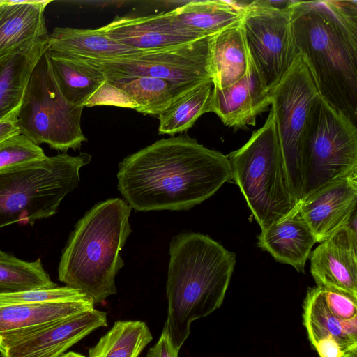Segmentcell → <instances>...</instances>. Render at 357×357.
Returning <instances> with one entry per match:
<instances>
[{
	"label": "cell",
	"mask_w": 357,
	"mask_h": 357,
	"mask_svg": "<svg viewBox=\"0 0 357 357\" xmlns=\"http://www.w3.org/2000/svg\"><path fill=\"white\" fill-rule=\"evenodd\" d=\"M118 190L138 211L188 210L232 179L227 155L188 135L156 141L119 165Z\"/></svg>",
	"instance_id": "cell-1"
},
{
	"label": "cell",
	"mask_w": 357,
	"mask_h": 357,
	"mask_svg": "<svg viewBox=\"0 0 357 357\" xmlns=\"http://www.w3.org/2000/svg\"><path fill=\"white\" fill-rule=\"evenodd\" d=\"M288 8L319 96L357 126V1H290Z\"/></svg>",
	"instance_id": "cell-2"
},
{
	"label": "cell",
	"mask_w": 357,
	"mask_h": 357,
	"mask_svg": "<svg viewBox=\"0 0 357 357\" xmlns=\"http://www.w3.org/2000/svg\"><path fill=\"white\" fill-rule=\"evenodd\" d=\"M169 256L166 284L168 310L162 331L180 351L192 322L222 305L236 255L206 235L183 232L172 238Z\"/></svg>",
	"instance_id": "cell-3"
},
{
	"label": "cell",
	"mask_w": 357,
	"mask_h": 357,
	"mask_svg": "<svg viewBox=\"0 0 357 357\" xmlns=\"http://www.w3.org/2000/svg\"><path fill=\"white\" fill-rule=\"evenodd\" d=\"M131 207L114 198L93 206L70 234L59 265V279L93 304L116 293L115 277L123 266L120 251L132 231Z\"/></svg>",
	"instance_id": "cell-4"
},
{
	"label": "cell",
	"mask_w": 357,
	"mask_h": 357,
	"mask_svg": "<svg viewBox=\"0 0 357 357\" xmlns=\"http://www.w3.org/2000/svg\"><path fill=\"white\" fill-rule=\"evenodd\" d=\"M232 179L264 229L298 206L288 182L271 107L267 119L248 141L227 155Z\"/></svg>",
	"instance_id": "cell-5"
},
{
	"label": "cell",
	"mask_w": 357,
	"mask_h": 357,
	"mask_svg": "<svg viewBox=\"0 0 357 357\" xmlns=\"http://www.w3.org/2000/svg\"><path fill=\"white\" fill-rule=\"evenodd\" d=\"M91 160L86 153H63L0 170V228L18 222L33 225L54 215Z\"/></svg>",
	"instance_id": "cell-6"
},
{
	"label": "cell",
	"mask_w": 357,
	"mask_h": 357,
	"mask_svg": "<svg viewBox=\"0 0 357 357\" xmlns=\"http://www.w3.org/2000/svg\"><path fill=\"white\" fill-rule=\"evenodd\" d=\"M301 167V202L331 183L357 175V126L319 95L302 137Z\"/></svg>",
	"instance_id": "cell-7"
},
{
	"label": "cell",
	"mask_w": 357,
	"mask_h": 357,
	"mask_svg": "<svg viewBox=\"0 0 357 357\" xmlns=\"http://www.w3.org/2000/svg\"><path fill=\"white\" fill-rule=\"evenodd\" d=\"M83 108L61 93L47 50L35 66L17 112L20 134L63 153L79 149L86 141L81 128Z\"/></svg>",
	"instance_id": "cell-8"
},
{
	"label": "cell",
	"mask_w": 357,
	"mask_h": 357,
	"mask_svg": "<svg viewBox=\"0 0 357 357\" xmlns=\"http://www.w3.org/2000/svg\"><path fill=\"white\" fill-rule=\"evenodd\" d=\"M212 36L116 58L77 59L100 70L106 81L151 77L167 80L186 92L203 82L213 80Z\"/></svg>",
	"instance_id": "cell-9"
},
{
	"label": "cell",
	"mask_w": 357,
	"mask_h": 357,
	"mask_svg": "<svg viewBox=\"0 0 357 357\" xmlns=\"http://www.w3.org/2000/svg\"><path fill=\"white\" fill-rule=\"evenodd\" d=\"M290 1H253L244 7L242 24L252 63L270 91L298 56L293 36Z\"/></svg>",
	"instance_id": "cell-10"
},
{
	"label": "cell",
	"mask_w": 357,
	"mask_h": 357,
	"mask_svg": "<svg viewBox=\"0 0 357 357\" xmlns=\"http://www.w3.org/2000/svg\"><path fill=\"white\" fill-rule=\"evenodd\" d=\"M270 92L289 185L298 204L303 185L301 140L312 103L319 95L310 72L299 54L280 82Z\"/></svg>",
	"instance_id": "cell-11"
},
{
	"label": "cell",
	"mask_w": 357,
	"mask_h": 357,
	"mask_svg": "<svg viewBox=\"0 0 357 357\" xmlns=\"http://www.w3.org/2000/svg\"><path fill=\"white\" fill-rule=\"evenodd\" d=\"M310 273L317 286L357 299L356 215L311 252Z\"/></svg>",
	"instance_id": "cell-12"
},
{
	"label": "cell",
	"mask_w": 357,
	"mask_h": 357,
	"mask_svg": "<svg viewBox=\"0 0 357 357\" xmlns=\"http://www.w3.org/2000/svg\"><path fill=\"white\" fill-rule=\"evenodd\" d=\"M107 326V314L93 309L0 344V353L3 357H59L92 331Z\"/></svg>",
	"instance_id": "cell-13"
},
{
	"label": "cell",
	"mask_w": 357,
	"mask_h": 357,
	"mask_svg": "<svg viewBox=\"0 0 357 357\" xmlns=\"http://www.w3.org/2000/svg\"><path fill=\"white\" fill-rule=\"evenodd\" d=\"M356 204L357 175H353L322 188L298 206L317 243H321L350 222L356 215Z\"/></svg>",
	"instance_id": "cell-14"
},
{
	"label": "cell",
	"mask_w": 357,
	"mask_h": 357,
	"mask_svg": "<svg viewBox=\"0 0 357 357\" xmlns=\"http://www.w3.org/2000/svg\"><path fill=\"white\" fill-rule=\"evenodd\" d=\"M116 43L137 51L160 49L199 40L176 18L174 10L142 17H116L100 28Z\"/></svg>",
	"instance_id": "cell-15"
},
{
	"label": "cell",
	"mask_w": 357,
	"mask_h": 357,
	"mask_svg": "<svg viewBox=\"0 0 357 357\" xmlns=\"http://www.w3.org/2000/svg\"><path fill=\"white\" fill-rule=\"evenodd\" d=\"M271 105V92L266 89L251 60L246 74L233 85L213 89L211 112L234 130L255 126L257 116Z\"/></svg>",
	"instance_id": "cell-16"
},
{
	"label": "cell",
	"mask_w": 357,
	"mask_h": 357,
	"mask_svg": "<svg viewBox=\"0 0 357 357\" xmlns=\"http://www.w3.org/2000/svg\"><path fill=\"white\" fill-rule=\"evenodd\" d=\"M89 300L0 306V344L94 309Z\"/></svg>",
	"instance_id": "cell-17"
},
{
	"label": "cell",
	"mask_w": 357,
	"mask_h": 357,
	"mask_svg": "<svg viewBox=\"0 0 357 357\" xmlns=\"http://www.w3.org/2000/svg\"><path fill=\"white\" fill-rule=\"evenodd\" d=\"M317 241L302 218L298 206L282 220L261 229L258 246L275 261L304 273L306 261Z\"/></svg>",
	"instance_id": "cell-18"
},
{
	"label": "cell",
	"mask_w": 357,
	"mask_h": 357,
	"mask_svg": "<svg viewBox=\"0 0 357 357\" xmlns=\"http://www.w3.org/2000/svg\"><path fill=\"white\" fill-rule=\"evenodd\" d=\"M49 3L50 1H2L0 60L26 44L48 37L44 12Z\"/></svg>",
	"instance_id": "cell-19"
},
{
	"label": "cell",
	"mask_w": 357,
	"mask_h": 357,
	"mask_svg": "<svg viewBox=\"0 0 357 357\" xmlns=\"http://www.w3.org/2000/svg\"><path fill=\"white\" fill-rule=\"evenodd\" d=\"M48 37L26 44L0 60V121L17 111Z\"/></svg>",
	"instance_id": "cell-20"
},
{
	"label": "cell",
	"mask_w": 357,
	"mask_h": 357,
	"mask_svg": "<svg viewBox=\"0 0 357 357\" xmlns=\"http://www.w3.org/2000/svg\"><path fill=\"white\" fill-rule=\"evenodd\" d=\"M250 62L242 20L212 36L214 89H224L237 82L246 74Z\"/></svg>",
	"instance_id": "cell-21"
},
{
	"label": "cell",
	"mask_w": 357,
	"mask_h": 357,
	"mask_svg": "<svg viewBox=\"0 0 357 357\" xmlns=\"http://www.w3.org/2000/svg\"><path fill=\"white\" fill-rule=\"evenodd\" d=\"M47 44L49 52L79 59H107L137 52L113 40L100 28L56 27Z\"/></svg>",
	"instance_id": "cell-22"
},
{
	"label": "cell",
	"mask_w": 357,
	"mask_h": 357,
	"mask_svg": "<svg viewBox=\"0 0 357 357\" xmlns=\"http://www.w3.org/2000/svg\"><path fill=\"white\" fill-rule=\"evenodd\" d=\"M246 5L236 1H190L173 10L181 24L206 38L240 22Z\"/></svg>",
	"instance_id": "cell-23"
},
{
	"label": "cell",
	"mask_w": 357,
	"mask_h": 357,
	"mask_svg": "<svg viewBox=\"0 0 357 357\" xmlns=\"http://www.w3.org/2000/svg\"><path fill=\"white\" fill-rule=\"evenodd\" d=\"M47 52L59 89L70 103L84 107L106 82L104 73L95 66L75 57Z\"/></svg>",
	"instance_id": "cell-24"
},
{
	"label": "cell",
	"mask_w": 357,
	"mask_h": 357,
	"mask_svg": "<svg viewBox=\"0 0 357 357\" xmlns=\"http://www.w3.org/2000/svg\"><path fill=\"white\" fill-rule=\"evenodd\" d=\"M213 89L209 79L175 98L158 115L159 133L174 135L186 131L200 116L211 112Z\"/></svg>",
	"instance_id": "cell-25"
},
{
	"label": "cell",
	"mask_w": 357,
	"mask_h": 357,
	"mask_svg": "<svg viewBox=\"0 0 357 357\" xmlns=\"http://www.w3.org/2000/svg\"><path fill=\"white\" fill-rule=\"evenodd\" d=\"M303 324L313 346L319 340L333 338L346 353L357 348V341L345 332L342 320L328 310L321 287L309 288L303 303Z\"/></svg>",
	"instance_id": "cell-26"
},
{
	"label": "cell",
	"mask_w": 357,
	"mask_h": 357,
	"mask_svg": "<svg viewBox=\"0 0 357 357\" xmlns=\"http://www.w3.org/2000/svg\"><path fill=\"white\" fill-rule=\"evenodd\" d=\"M123 91L137 105L135 110L159 115L172 100L185 92L169 82L151 77H136L106 81Z\"/></svg>",
	"instance_id": "cell-27"
},
{
	"label": "cell",
	"mask_w": 357,
	"mask_h": 357,
	"mask_svg": "<svg viewBox=\"0 0 357 357\" xmlns=\"http://www.w3.org/2000/svg\"><path fill=\"white\" fill-rule=\"evenodd\" d=\"M147 325L140 321H117L98 343L89 349L88 357H139L152 340Z\"/></svg>",
	"instance_id": "cell-28"
},
{
	"label": "cell",
	"mask_w": 357,
	"mask_h": 357,
	"mask_svg": "<svg viewBox=\"0 0 357 357\" xmlns=\"http://www.w3.org/2000/svg\"><path fill=\"white\" fill-rule=\"evenodd\" d=\"M56 287L40 259L26 261L0 250V294Z\"/></svg>",
	"instance_id": "cell-29"
},
{
	"label": "cell",
	"mask_w": 357,
	"mask_h": 357,
	"mask_svg": "<svg viewBox=\"0 0 357 357\" xmlns=\"http://www.w3.org/2000/svg\"><path fill=\"white\" fill-rule=\"evenodd\" d=\"M86 299L89 298L79 291L68 286H65L49 289H30L8 294H0V306L73 301Z\"/></svg>",
	"instance_id": "cell-30"
},
{
	"label": "cell",
	"mask_w": 357,
	"mask_h": 357,
	"mask_svg": "<svg viewBox=\"0 0 357 357\" xmlns=\"http://www.w3.org/2000/svg\"><path fill=\"white\" fill-rule=\"evenodd\" d=\"M46 156L40 146L22 134L0 142V170L41 160Z\"/></svg>",
	"instance_id": "cell-31"
},
{
	"label": "cell",
	"mask_w": 357,
	"mask_h": 357,
	"mask_svg": "<svg viewBox=\"0 0 357 357\" xmlns=\"http://www.w3.org/2000/svg\"><path fill=\"white\" fill-rule=\"evenodd\" d=\"M325 301L331 314L339 320L357 317V299L339 291L321 287Z\"/></svg>",
	"instance_id": "cell-32"
},
{
	"label": "cell",
	"mask_w": 357,
	"mask_h": 357,
	"mask_svg": "<svg viewBox=\"0 0 357 357\" xmlns=\"http://www.w3.org/2000/svg\"><path fill=\"white\" fill-rule=\"evenodd\" d=\"M98 105H111L134 109L137 107V104L123 91L107 82L88 100L85 106L92 107Z\"/></svg>",
	"instance_id": "cell-33"
},
{
	"label": "cell",
	"mask_w": 357,
	"mask_h": 357,
	"mask_svg": "<svg viewBox=\"0 0 357 357\" xmlns=\"http://www.w3.org/2000/svg\"><path fill=\"white\" fill-rule=\"evenodd\" d=\"M178 351L162 331L158 342L149 349L145 357H178Z\"/></svg>",
	"instance_id": "cell-34"
},
{
	"label": "cell",
	"mask_w": 357,
	"mask_h": 357,
	"mask_svg": "<svg viewBox=\"0 0 357 357\" xmlns=\"http://www.w3.org/2000/svg\"><path fill=\"white\" fill-rule=\"evenodd\" d=\"M314 347L320 357H344L345 354L337 341L333 338L321 340Z\"/></svg>",
	"instance_id": "cell-35"
},
{
	"label": "cell",
	"mask_w": 357,
	"mask_h": 357,
	"mask_svg": "<svg viewBox=\"0 0 357 357\" xmlns=\"http://www.w3.org/2000/svg\"><path fill=\"white\" fill-rule=\"evenodd\" d=\"M17 111L0 121V142L16 135L20 134L17 125Z\"/></svg>",
	"instance_id": "cell-36"
},
{
	"label": "cell",
	"mask_w": 357,
	"mask_h": 357,
	"mask_svg": "<svg viewBox=\"0 0 357 357\" xmlns=\"http://www.w3.org/2000/svg\"><path fill=\"white\" fill-rule=\"evenodd\" d=\"M59 357H85L84 355L74 352V351H68L66 353H63Z\"/></svg>",
	"instance_id": "cell-37"
},
{
	"label": "cell",
	"mask_w": 357,
	"mask_h": 357,
	"mask_svg": "<svg viewBox=\"0 0 357 357\" xmlns=\"http://www.w3.org/2000/svg\"><path fill=\"white\" fill-rule=\"evenodd\" d=\"M3 0H0V3L2 2Z\"/></svg>",
	"instance_id": "cell-38"
},
{
	"label": "cell",
	"mask_w": 357,
	"mask_h": 357,
	"mask_svg": "<svg viewBox=\"0 0 357 357\" xmlns=\"http://www.w3.org/2000/svg\"><path fill=\"white\" fill-rule=\"evenodd\" d=\"M0 357H3V356L0 354Z\"/></svg>",
	"instance_id": "cell-39"
}]
</instances>
